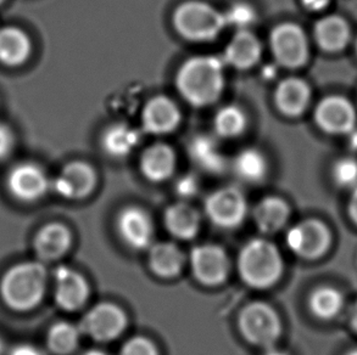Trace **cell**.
Returning <instances> with one entry per match:
<instances>
[{
  "mask_svg": "<svg viewBox=\"0 0 357 355\" xmlns=\"http://www.w3.org/2000/svg\"><path fill=\"white\" fill-rule=\"evenodd\" d=\"M181 95L194 106L211 105L225 89V63L213 55L194 56L182 63L176 76Z\"/></svg>",
  "mask_w": 357,
  "mask_h": 355,
  "instance_id": "cell-1",
  "label": "cell"
},
{
  "mask_svg": "<svg viewBox=\"0 0 357 355\" xmlns=\"http://www.w3.org/2000/svg\"><path fill=\"white\" fill-rule=\"evenodd\" d=\"M48 283V271L40 262H22L4 274L0 294L8 307L27 312L42 302Z\"/></svg>",
  "mask_w": 357,
  "mask_h": 355,
  "instance_id": "cell-2",
  "label": "cell"
},
{
  "mask_svg": "<svg viewBox=\"0 0 357 355\" xmlns=\"http://www.w3.org/2000/svg\"><path fill=\"white\" fill-rule=\"evenodd\" d=\"M238 267L246 285L254 288H267L278 281L283 262L280 251L273 244L254 239L241 251Z\"/></svg>",
  "mask_w": 357,
  "mask_h": 355,
  "instance_id": "cell-3",
  "label": "cell"
},
{
  "mask_svg": "<svg viewBox=\"0 0 357 355\" xmlns=\"http://www.w3.org/2000/svg\"><path fill=\"white\" fill-rule=\"evenodd\" d=\"M172 22L177 33L192 42H210L227 27L225 14L200 0H188L178 5Z\"/></svg>",
  "mask_w": 357,
  "mask_h": 355,
  "instance_id": "cell-4",
  "label": "cell"
},
{
  "mask_svg": "<svg viewBox=\"0 0 357 355\" xmlns=\"http://www.w3.org/2000/svg\"><path fill=\"white\" fill-rule=\"evenodd\" d=\"M243 336L255 346L271 348L280 333V317L266 303H251L243 309L239 317Z\"/></svg>",
  "mask_w": 357,
  "mask_h": 355,
  "instance_id": "cell-5",
  "label": "cell"
},
{
  "mask_svg": "<svg viewBox=\"0 0 357 355\" xmlns=\"http://www.w3.org/2000/svg\"><path fill=\"white\" fill-rule=\"evenodd\" d=\"M270 45L277 63L284 68H300L309 58V42L299 24L275 26L271 32Z\"/></svg>",
  "mask_w": 357,
  "mask_h": 355,
  "instance_id": "cell-6",
  "label": "cell"
},
{
  "mask_svg": "<svg viewBox=\"0 0 357 355\" xmlns=\"http://www.w3.org/2000/svg\"><path fill=\"white\" fill-rule=\"evenodd\" d=\"M246 200L236 187H222L213 192L205 201V212L215 226L232 229L241 224L246 216Z\"/></svg>",
  "mask_w": 357,
  "mask_h": 355,
  "instance_id": "cell-7",
  "label": "cell"
},
{
  "mask_svg": "<svg viewBox=\"0 0 357 355\" xmlns=\"http://www.w3.org/2000/svg\"><path fill=\"white\" fill-rule=\"evenodd\" d=\"M126 317L120 308L112 303H100L83 317L79 330L99 342L115 340L125 330Z\"/></svg>",
  "mask_w": 357,
  "mask_h": 355,
  "instance_id": "cell-8",
  "label": "cell"
},
{
  "mask_svg": "<svg viewBox=\"0 0 357 355\" xmlns=\"http://www.w3.org/2000/svg\"><path fill=\"white\" fill-rule=\"evenodd\" d=\"M49 187L50 182L43 169L29 162L15 166L6 178L8 190L19 201H38L47 194Z\"/></svg>",
  "mask_w": 357,
  "mask_h": 355,
  "instance_id": "cell-9",
  "label": "cell"
},
{
  "mask_svg": "<svg viewBox=\"0 0 357 355\" xmlns=\"http://www.w3.org/2000/svg\"><path fill=\"white\" fill-rule=\"evenodd\" d=\"M287 245L295 255L314 260L328 248V229L319 221H303L288 231Z\"/></svg>",
  "mask_w": 357,
  "mask_h": 355,
  "instance_id": "cell-10",
  "label": "cell"
},
{
  "mask_svg": "<svg viewBox=\"0 0 357 355\" xmlns=\"http://www.w3.org/2000/svg\"><path fill=\"white\" fill-rule=\"evenodd\" d=\"M96 182L97 175L92 166L76 161L65 166L50 187L66 200H81L92 192Z\"/></svg>",
  "mask_w": 357,
  "mask_h": 355,
  "instance_id": "cell-11",
  "label": "cell"
},
{
  "mask_svg": "<svg viewBox=\"0 0 357 355\" xmlns=\"http://www.w3.org/2000/svg\"><path fill=\"white\" fill-rule=\"evenodd\" d=\"M190 265L198 281L211 286L225 281L229 270L226 252L215 245L194 247L190 253Z\"/></svg>",
  "mask_w": 357,
  "mask_h": 355,
  "instance_id": "cell-12",
  "label": "cell"
},
{
  "mask_svg": "<svg viewBox=\"0 0 357 355\" xmlns=\"http://www.w3.org/2000/svg\"><path fill=\"white\" fill-rule=\"evenodd\" d=\"M314 120L321 129L331 134H345L351 132L356 115L350 101L343 96H328L319 102Z\"/></svg>",
  "mask_w": 357,
  "mask_h": 355,
  "instance_id": "cell-13",
  "label": "cell"
},
{
  "mask_svg": "<svg viewBox=\"0 0 357 355\" xmlns=\"http://www.w3.org/2000/svg\"><path fill=\"white\" fill-rule=\"evenodd\" d=\"M54 298L59 307L73 312L82 307L88 297V285L81 274L68 268L59 267L54 271Z\"/></svg>",
  "mask_w": 357,
  "mask_h": 355,
  "instance_id": "cell-14",
  "label": "cell"
},
{
  "mask_svg": "<svg viewBox=\"0 0 357 355\" xmlns=\"http://www.w3.org/2000/svg\"><path fill=\"white\" fill-rule=\"evenodd\" d=\"M117 230L126 245L137 251L148 248L154 236L151 219L138 207H128L121 212Z\"/></svg>",
  "mask_w": 357,
  "mask_h": 355,
  "instance_id": "cell-15",
  "label": "cell"
},
{
  "mask_svg": "<svg viewBox=\"0 0 357 355\" xmlns=\"http://www.w3.org/2000/svg\"><path fill=\"white\" fill-rule=\"evenodd\" d=\"M142 122L145 132L151 134H167L181 123V111L167 96H155L146 102Z\"/></svg>",
  "mask_w": 357,
  "mask_h": 355,
  "instance_id": "cell-16",
  "label": "cell"
},
{
  "mask_svg": "<svg viewBox=\"0 0 357 355\" xmlns=\"http://www.w3.org/2000/svg\"><path fill=\"white\" fill-rule=\"evenodd\" d=\"M262 47L260 40L249 29L237 31L223 53V63L237 70L254 68L260 61Z\"/></svg>",
  "mask_w": 357,
  "mask_h": 355,
  "instance_id": "cell-17",
  "label": "cell"
},
{
  "mask_svg": "<svg viewBox=\"0 0 357 355\" xmlns=\"http://www.w3.org/2000/svg\"><path fill=\"white\" fill-rule=\"evenodd\" d=\"M310 99L311 90L309 84L300 78H287L275 89V106L288 117L303 115L309 106Z\"/></svg>",
  "mask_w": 357,
  "mask_h": 355,
  "instance_id": "cell-18",
  "label": "cell"
},
{
  "mask_svg": "<svg viewBox=\"0 0 357 355\" xmlns=\"http://www.w3.org/2000/svg\"><path fill=\"white\" fill-rule=\"evenodd\" d=\"M71 246V234L60 223H49L34 236L33 247L40 260H55L63 257Z\"/></svg>",
  "mask_w": 357,
  "mask_h": 355,
  "instance_id": "cell-19",
  "label": "cell"
},
{
  "mask_svg": "<svg viewBox=\"0 0 357 355\" xmlns=\"http://www.w3.org/2000/svg\"><path fill=\"white\" fill-rule=\"evenodd\" d=\"M176 162L172 148L166 144H155L145 150L140 159V169L151 182H164L174 174Z\"/></svg>",
  "mask_w": 357,
  "mask_h": 355,
  "instance_id": "cell-20",
  "label": "cell"
},
{
  "mask_svg": "<svg viewBox=\"0 0 357 355\" xmlns=\"http://www.w3.org/2000/svg\"><path fill=\"white\" fill-rule=\"evenodd\" d=\"M314 37L319 47L331 53L345 48L350 39V29L345 19L340 16H327L319 19L314 26Z\"/></svg>",
  "mask_w": 357,
  "mask_h": 355,
  "instance_id": "cell-21",
  "label": "cell"
},
{
  "mask_svg": "<svg viewBox=\"0 0 357 355\" xmlns=\"http://www.w3.org/2000/svg\"><path fill=\"white\" fill-rule=\"evenodd\" d=\"M138 130L125 123L107 127L102 135V148L112 157H126L139 144Z\"/></svg>",
  "mask_w": 357,
  "mask_h": 355,
  "instance_id": "cell-22",
  "label": "cell"
},
{
  "mask_svg": "<svg viewBox=\"0 0 357 355\" xmlns=\"http://www.w3.org/2000/svg\"><path fill=\"white\" fill-rule=\"evenodd\" d=\"M189 155L200 168L210 173H220L226 167V159L218 141L208 135H198L189 144Z\"/></svg>",
  "mask_w": 357,
  "mask_h": 355,
  "instance_id": "cell-23",
  "label": "cell"
},
{
  "mask_svg": "<svg viewBox=\"0 0 357 355\" xmlns=\"http://www.w3.org/2000/svg\"><path fill=\"white\" fill-rule=\"evenodd\" d=\"M31 42L24 31L16 27L0 29V63L19 66L29 58Z\"/></svg>",
  "mask_w": 357,
  "mask_h": 355,
  "instance_id": "cell-24",
  "label": "cell"
},
{
  "mask_svg": "<svg viewBox=\"0 0 357 355\" xmlns=\"http://www.w3.org/2000/svg\"><path fill=\"white\" fill-rule=\"evenodd\" d=\"M165 224L167 230L177 239L189 240L197 235L200 226L198 212L185 203L169 207L165 213Z\"/></svg>",
  "mask_w": 357,
  "mask_h": 355,
  "instance_id": "cell-25",
  "label": "cell"
},
{
  "mask_svg": "<svg viewBox=\"0 0 357 355\" xmlns=\"http://www.w3.org/2000/svg\"><path fill=\"white\" fill-rule=\"evenodd\" d=\"M182 251L171 242H160L151 246L149 251V265L155 274L162 278H172L183 267Z\"/></svg>",
  "mask_w": 357,
  "mask_h": 355,
  "instance_id": "cell-26",
  "label": "cell"
},
{
  "mask_svg": "<svg viewBox=\"0 0 357 355\" xmlns=\"http://www.w3.org/2000/svg\"><path fill=\"white\" fill-rule=\"evenodd\" d=\"M289 211L284 201L277 197H267L254 211L256 226L262 232L273 234L284 226Z\"/></svg>",
  "mask_w": 357,
  "mask_h": 355,
  "instance_id": "cell-27",
  "label": "cell"
},
{
  "mask_svg": "<svg viewBox=\"0 0 357 355\" xmlns=\"http://www.w3.org/2000/svg\"><path fill=\"white\" fill-rule=\"evenodd\" d=\"M233 169L238 178L246 182H259L267 174L268 164L265 155L256 149L241 151L233 161Z\"/></svg>",
  "mask_w": 357,
  "mask_h": 355,
  "instance_id": "cell-28",
  "label": "cell"
},
{
  "mask_svg": "<svg viewBox=\"0 0 357 355\" xmlns=\"http://www.w3.org/2000/svg\"><path fill=\"white\" fill-rule=\"evenodd\" d=\"M79 336V327L68 322H56L49 329L47 336L49 351L56 355L70 354L77 348Z\"/></svg>",
  "mask_w": 357,
  "mask_h": 355,
  "instance_id": "cell-29",
  "label": "cell"
},
{
  "mask_svg": "<svg viewBox=\"0 0 357 355\" xmlns=\"http://www.w3.org/2000/svg\"><path fill=\"white\" fill-rule=\"evenodd\" d=\"M248 125L245 112L239 106H223L213 118V128L218 135L227 139L243 134Z\"/></svg>",
  "mask_w": 357,
  "mask_h": 355,
  "instance_id": "cell-30",
  "label": "cell"
},
{
  "mask_svg": "<svg viewBox=\"0 0 357 355\" xmlns=\"http://www.w3.org/2000/svg\"><path fill=\"white\" fill-rule=\"evenodd\" d=\"M342 293L332 287L317 288L310 297L311 312L319 319H332L343 308Z\"/></svg>",
  "mask_w": 357,
  "mask_h": 355,
  "instance_id": "cell-31",
  "label": "cell"
},
{
  "mask_svg": "<svg viewBox=\"0 0 357 355\" xmlns=\"http://www.w3.org/2000/svg\"><path fill=\"white\" fill-rule=\"evenodd\" d=\"M223 14L226 24L237 29L238 31L249 29L256 21L255 9L246 3H236Z\"/></svg>",
  "mask_w": 357,
  "mask_h": 355,
  "instance_id": "cell-32",
  "label": "cell"
},
{
  "mask_svg": "<svg viewBox=\"0 0 357 355\" xmlns=\"http://www.w3.org/2000/svg\"><path fill=\"white\" fill-rule=\"evenodd\" d=\"M334 182L342 187H357V161L353 159H339L333 167Z\"/></svg>",
  "mask_w": 357,
  "mask_h": 355,
  "instance_id": "cell-33",
  "label": "cell"
},
{
  "mask_svg": "<svg viewBox=\"0 0 357 355\" xmlns=\"http://www.w3.org/2000/svg\"><path fill=\"white\" fill-rule=\"evenodd\" d=\"M120 355H159L153 342L145 337H135L125 343Z\"/></svg>",
  "mask_w": 357,
  "mask_h": 355,
  "instance_id": "cell-34",
  "label": "cell"
},
{
  "mask_svg": "<svg viewBox=\"0 0 357 355\" xmlns=\"http://www.w3.org/2000/svg\"><path fill=\"white\" fill-rule=\"evenodd\" d=\"M176 190L178 195L183 197H192L198 192L199 182L197 178L188 174L181 178L177 184H176Z\"/></svg>",
  "mask_w": 357,
  "mask_h": 355,
  "instance_id": "cell-35",
  "label": "cell"
},
{
  "mask_svg": "<svg viewBox=\"0 0 357 355\" xmlns=\"http://www.w3.org/2000/svg\"><path fill=\"white\" fill-rule=\"evenodd\" d=\"M14 146V135L8 125L0 123V159L9 156Z\"/></svg>",
  "mask_w": 357,
  "mask_h": 355,
  "instance_id": "cell-36",
  "label": "cell"
},
{
  "mask_svg": "<svg viewBox=\"0 0 357 355\" xmlns=\"http://www.w3.org/2000/svg\"><path fill=\"white\" fill-rule=\"evenodd\" d=\"M9 355H45L42 349H39L38 347L29 343H21L11 348Z\"/></svg>",
  "mask_w": 357,
  "mask_h": 355,
  "instance_id": "cell-37",
  "label": "cell"
},
{
  "mask_svg": "<svg viewBox=\"0 0 357 355\" xmlns=\"http://www.w3.org/2000/svg\"><path fill=\"white\" fill-rule=\"evenodd\" d=\"M305 9L310 11H321L328 5L329 0H301Z\"/></svg>",
  "mask_w": 357,
  "mask_h": 355,
  "instance_id": "cell-38",
  "label": "cell"
},
{
  "mask_svg": "<svg viewBox=\"0 0 357 355\" xmlns=\"http://www.w3.org/2000/svg\"><path fill=\"white\" fill-rule=\"evenodd\" d=\"M349 211H350V216L353 218L354 221L357 224V187L354 189L353 195H351V198H350Z\"/></svg>",
  "mask_w": 357,
  "mask_h": 355,
  "instance_id": "cell-39",
  "label": "cell"
},
{
  "mask_svg": "<svg viewBox=\"0 0 357 355\" xmlns=\"http://www.w3.org/2000/svg\"><path fill=\"white\" fill-rule=\"evenodd\" d=\"M350 322H351L354 330L357 331V302L355 303L353 308H351V313H350Z\"/></svg>",
  "mask_w": 357,
  "mask_h": 355,
  "instance_id": "cell-40",
  "label": "cell"
},
{
  "mask_svg": "<svg viewBox=\"0 0 357 355\" xmlns=\"http://www.w3.org/2000/svg\"><path fill=\"white\" fill-rule=\"evenodd\" d=\"M264 355H285L283 352L278 351V349H275V348H268L267 351L265 352V354Z\"/></svg>",
  "mask_w": 357,
  "mask_h": 355,
  "instance_id": "cell-41",
  "label": "cell"
},
{
  "mask_svg": "<svg viewBox=\"0 0 357 355\" xmlns=\"http://www.w3.org/2000/svg\"><path fill=\"white\" fill-rule=\"evenodd\" d=\"M82 355H105L102 352L97 351V349H93V351L84 352Z\"/></svg>",
  "mask_w": 357,
  "mask_h": 355,
  "instance_id": "cell-42",
  "label": "cell"
},
{
  "mask_svg": "<svg viewBox=\"0 0 357 355\" xmlns=\"http://www.w3.org/2000/svg\"><path fill=\"white\" fill-rule=\"evenodd\" d=\"M3 351H4V343H3L1 338H0V355L3 354Z\"/></svg>",
  "mask_w": 357,
  "mask_h": 355,
  "instance_id": "cell-43",
  "label": "cell"
},
{
  "mask_svg": "<svg viewBox=\"0 0 357 355\" xmlns=\"http://www.w3.org/2000/svg\"><path fill=\"white\" fill-rule=\"evenodd\" d=\"M348 355H357V349H355V351L350 352V353H349Z\"/></svg>",
  "mask_w": 357,
  "mask_h": 355,
  "instance_id": "cell-44",
  "label": "cell"
},
{
  "mask_svg": "<svg viewBox=\"0 0 357 355\" xmlns=\"http://www.w3.org/2000/svg\"><path fill=\"white\" fill-rule=\"evenodd\" d=\"M3 1H4V0H0V4H1V3H3Z\"/></svg>",
  "mask_w": 357,
  "mask_h": 355,
  "instance_id": "cell-45",
  "label": "cell"
},
{
  "mask_svg": "<svg viewBox=\"0 0 357 355\" xmlns=\"http://www.w3.org/2000/svg\"><path fill=\"white\" fill-rule=\"evenodd\" d=\"M356 49H357V45H356Z\"/></svg>",
  "mask_w": 357,
  "mask_h": 355,
  "instance_id": "cell-46",
  "label": "cell"
}]
</instances>
